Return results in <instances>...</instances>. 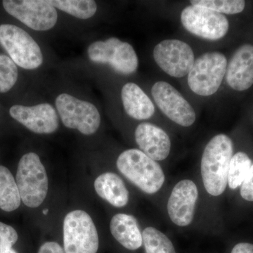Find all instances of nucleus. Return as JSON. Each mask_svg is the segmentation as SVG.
<instances>
[{
	"label": "nucleus",
	"mask_w": 253,
	"mask_h": 253,
	"mask_svg": "<svg viewBox=\"0 0 253 253\" xmlns=\"http://www.w3.org/2000/svg\"><path fill=\"white\" fill-rule=\"evenodd\" d=\"M99 246V235L89 214L81 210L68 213L63 221L65 253H96Z\"/></svg>",
	"instance_id": "20e7f679"
},
{
	"label": "nucleus",
	"mask_w": 253,
	"mask_h": 253,
	"mask_svg": "<svg viewBox=\"0 0 253 253\" xmlns=\"http://www.w3.org/2000/svg\"><path fill=\"white\" fill-rule=\"evenodd\" d=\"M191 5L207 8L219 14H236L244 11L246 1L242 0H193Z\"/></svg>",
	"instance_id": "b1692460"
},
{
	"label": "nucleus",
	"mask_w": 253,
	"mask_h": 253,
	"mask_svg": "<svg viewBox=\"0 0 253 253\" xmlns=\"http://www.w3.org/2000/svg\"><path fill=\"white\" fill-rule=\"evenodd\" d=\"M154 58L164 72L174 78L187 76L195 61L191 46L178 40L161 42L155 46Z\"/></svg>",
	"instance_id": "9b49d317"
},
{
	"label": "nucleus",
	"mask_w": 253,
	"mask_h": 253,
	"mask_svg": "<svg viewBox=\"0 0 253 253\" xmlns=\"http://www.w3.org/2000/svg\"><path fill=\"white\" fill-rule=\"evenodd\" d=\"M21 199L13 174L4 166H0V209L12 212L19 208Z\"/></svg>",
	"instance_id": "aec40b11"
},
{
	"label": "nucleus",
	"mask_w": 253,
	"mask_h": 253,
	"mask_svg": "<svg viewBox=\"0 0 253 253\" xmlns=\"http://www.w3.org/2000/svg\"><path fill=\"white\" fill-rule=\"evenodd\" d=\"M96 194L116 208L125 207L129 201V191L123 179L113 172H105L94 181Z\"/></svg>",
	"instance_id": "6ab92c4d"
},
{
	"label": "nucleus",
	"mask_w": 253,
	"mask_h": 253,
	"mask_svg": "<svg viewBox=\"0 0 253 253\" xmlns=\"http://www.w3.org/2000/svg\"><path fill=\"white\" fill-rule=\"evenodd\" d=\"M199 191L194 181L184 179L173 188L168 202L169 217L174 224L189 226L194 219Z\"/></svg>",
	"instance_id": "4468645a"
},
{
	"label": "nucleus",
	"mask_w": 253,
	"mask_h": 253,
	"mask_svg": "<svg viewBox=\"0 0 253 253\" xmlns=\"http://www.w3.org/2000/svg\"><path fill=\"white\" fill-rule=\"evenodd\" d=\"M87 54L92 62L109 64L116 72L123 75L135 73L139 65L132 46L116 38L94 42L88 48Z\"/></svg>",
	"instance_id": "0eeeda50"
},
{
	"label": "nucleus",
	"mask_w": 253,
	"mask_h": 253,
	"mask_svg": "<svg viewBox=\"0 0 253 253\" xmlns=\"http://www.w3.org/2000/svg\"><path fill=\"white\" fill-rule=\"evenodd\" d=\"M151 93L158 108L173 122L183 126L194 124L196 121L194 109L174 86L166 82H157Z\"/></svg>",
	"instance_id": "f8f14e48"
},
{
	"label": "nucleus",
	"mask_w": 253,
	"mask_h": 253,
	"mask_svg": "<svg viewBox=\"0 0 253 253\" xmlns=\"http://www.w3.org/2000/svg\"><path fill=\"white\" fill-rule=\"evenodd\" d=\"M227 60L220 52H208L195 60L188 74L190 89L200 96L214 94L225 76Z\"/></svg>",
	"instance_id": "39448f33"
},
{
	"label": "nucleus",
	"mask_w": 253,
	"mask_h": 253,
	"mask_svg": "<svg viewBox=\"0 0 253 253\" xmlns=\"http://www.w3.org/2000/svg\"><path fill=\"white\" fill-rule=\"evenodd\" d=\"M113 237L123 247L135 251L142 246V234L136 218L130 214L119 213L113 216L110 224Z\"/></svg>",
	"instance_id": "f3484780"
},
{
	"label": "nucleus",
	"mask_w": 253,
	"mask_h": 253,
	"mask_svg": "<svg viewBox=\"0 0 253 253\" xmlns=\"http://www.w3.org/2000/svg\"><path fill=\"white\" fill-rule=\"evenodd\" d=\"M116 165L128 180L146 194H156L164 184L162 168L140 150H126L120 155Z\"/></svg>",
	"instance_id": "f03ea898"
},
{
	"label": "nucleus",
	"mask_w": 253,
	"mask_h": 253,
	"mask_svg": "<svg viewBox=\"0 0 253 253\" xmlns=\"http://www.w3.org/2000/svg\"><path fill=\"white\" fill-rule=\"evenodd\" d=\"M181 21L189 33L210 41H217L225 36L229 27L224 15L194 5L184 8Z\"/></svg>",
	"instance_id": "9d476101"
},
{
	"label": "nucleus",
	"mask_w": 253,
	"mask_h": 253,
	"mask_svg": "<svg viewBox=\"0 0 253 253\" xmlns=\"http://www.w3.org/2000/svg\"><path fill=\"white\" fill-rule=\"evenodd\" d=\"M0 44L10 58L20 67L36 69L43 63L42 53L38 43L21 28L14 25L0 26Z\"/></svg>",
	"instance_id": "423d86ee"
},
{
	"label": "nucleus",
	"mask_w": 253,
	"mask_h": 253,
	"mask_svg": "<svg viewBox=\"0 0 253 253\" xmlns=\"http://www.w3.org/2000/svg\"><path fill=\"white\" fill-rule=\"evenodd\" d=\"M2 4L6 12L35 31H48L57 22V11L49 1L5 0Z\"/></svg>",
	"instance_id": "1a4fd4ad"
},
{
	"label": "nucleus",
	"mask_w": 253,
	"mask_h": 253,
	"mask_svg": "<svg viewBox=\"0 0 253 253\" xmlns=\"http://www.w3.org/2000/svg\"><path fill=\"white\" fill-rule=\"evenodd\" d=\"M16 63L6 55L0 54V93L9 91L18 80Z\"/></svg>",
	"instance_id": "393cba45"
},
{
	"label": "nucleus",
	"mask_w": 253,
	"mask_h": 253,
	"mask_svg": "<svg viewBox=\"0 0 253 253\" xmlns=\"http://www.w3.org/2000/svg\"><path fill=\"white\" fill-rule=\"evenodd\" d=\"M38 253H65L64 250L58 243L49 241L40 248Z\"/></svg>",
	"instance_id": "cd10ccee"
},
{
	"label": "nucleus",
	"mask_w": 253,
	"mask_h": 253,
	"mask_svg": "<svg viewBox=\"0 0 253 253\" xmlns=\"http://www.w3.org/2000/svg\"><path fill=\"white\" fill-rule=\"evenodd\" d=\"M142 238L146 253H176L172 241L156 228H146Z\"/></svg>",
	"instance_id": "4be33fe9"
},
{
	"label": "nucleus",
	"mask_w": 253,
	"mask_h": 253,
	"mask_svg": "<svg viewBox=\"0 0 253 253\" xmlns=\"http://www.w3.org/2000/svg\"><path fill=\"white\" fill-rule=\"evenodd\" d=\"M226 83L233 89L245 91L253 84V46H240L227 65Z\"/></svg>",
	"instance_id": "2eb2a0df"
},
{
	"label": "nucleus",
	"mask_w": 253,
	"mask_h": 253,
	"mask_svg": "<svg viewBox=\"0 0 253 253\" xmlns=\"http://www.w3.org/2000/svg\"><path fill=\"white\" fill-rule=\"evenodd\" d=\"M123 107L128 116L136 120H147L155 113L149 96L135 83H126L121 91Z\"/></svg>",
	"instance_id": "a211bd4d"
},
{
	"label": "nucleus",
	"mask_w": 253,
	"mask_h": 253,
	"mask_svg": "<svg viewBox=\"0 0 253 253\" xmlns=\"http://www.w3.org/2000/svg\"><path fill=\"white\" fill-rule=\"evenodd\" d=\"M241 186V197L246 201L253 202V163L249 174Z\"/></svg>",
	"instance_id": "bb28decb"
},
{
	"label": "nucleus",
	"mask_w": 253,
	"mask_h": 253,
	"mask_svg": "<svg viewBox=\"0 0 253 253\" xmlns=\"http://www.w3.org/2000/svg\"><path fill=\"white\" fill-rule=\"evenodd\" d=\"M55 103L61 121L66 127L78 129L84 135L94 134L99 129L101 116L91 103L66 93L59 95Z\"/></svg>",
	"instance_id": "6e6552de"
},
{
	"label": "nucleus",
	"mask_w": 253,
	"mask_h": 253,
	"mask_svg": "<svg viewBox=\"0 0 253 253\" xmlns=\"http://www.w3.org/2000/svg\"><path fill=\"white\" fill-rule=\"evenodd\" d=\"M18 238L17 232L12 226L0 222V253H18L13 249Z\"/></svg>",
	"instance_id": "a878e982"
},
{
	"label": "nucleus",
	"mask_w": 253,
	"mask_h": 253,
	"mask_svg": "<svg viewBox=\"0 0 253 253\" xmlns=\"http://www.w3.org/2000/svg\"><path fill=\"white\" fill-rule=\"evenodd\" d=\"M9 113L16 121L36 134H51L59 127L56 109L47 103L33 106L14 105Z\"/></svg>",
	"instance_id": "ddd939ff"
},
{
	"label": "nucleus",
	"mask_w": 253,
	"mask_h": 253,
	"mask_svg": "<svg viewBox=\"0 0 253 253\" xmlns=\"http://www.w3.org/2000/svg\"><path fill=\"white\" fill-rule=\"evenodd\" d=\"M233 151L232 141L224 134L214 136L205 148L201 158V176L205 188L211 196H220L225 191Z\"/></svg>",
	"instance_id": "f257e3e1"
},
{
	"label": "nucleus",
	"mask_w": 253,
	"mask_h": 253,
	"mask_svg": "<svg viewBox=\"0 0 253 253\" xmlns=\"http://www.w3.org/2000/svg\"><path fill=\"white\" fill-rule=\"evenodd\" d=\"M55 9L81 19H87L96 14L97 5L92 0H53L49 1Z\"/></svg>",
	"instance_id": "412c9836"
},
{
	"label": "nucleus",
	"mask_w": 253,
	"mask_h": 253,
	"mask_svg": "<svg viewBox=\"0 0 253 253\" xmlns=\"http://www.w3.org/2000/svg\"><path fill=\"white\" fill-rule=\"evenodd\" d=\"M252 164V161L246 153L238 152L233 156L228 174V184L230 189H236L242 185Z\"/></svg>",
	"instance_id": "5701e85b"
},
{
	"label": "nucleus",
	"mask_w": 253,
	"mask_h": 253,
	"mask_svg": "<svg viewBox=\"0 0 253 253\" xmlns=\"http://www.w3.org/2000/svg\"><path fill=\"white\" fill-rule=\"evenodd\" d=\"M42 213H43V214H47V213H48V210H47V209H46V210H45V211H43Z\"/></svg>",
	"instance_id": "c756f323"
},
{
	"label": "nucleus",
	"mask_w": 253,
	"mask_h": 253,
	"mask_svg": "<svg viewBox=\"0 0 253 253\" xmlns=\"http://www.w3.org/2000/svg\"><path fill=\"white\" fill-rule=\"evenodd\" d=\"M16 178L23 204L28 208L39 207L46 199L49 181L45 168L38 154L28 153L22 156Z\"/></svg>",
	"instance_id": "7ed1b4c3"
},
{
	"label": "nucleus",
	"mask_w": 253,
	"mask_h": 253,
	"mask_svg": "<svg viewBox=\"0 0 253 253\" xmlns=\"http://www.w3.org/2000/svg\"><path fill=\"white\" fill-rule=\"evenodd\" d=\"M135 140L140 151L155 161L166 159L171 149V141L167 133L159 126L142 123L135 130Z\"/></svg>",
	"instance_id": "dca6fc26"
},
{
	"label": "nucleus",
	"mask_w": 253,
	"mask_h": 253,
	"mask_svg": "<svg viewBox=\"0 0 253 253\" xmlns=\"http://www.w3.org/2000/svg\"><path fill=\"white\" fill-rule=\"evenodd\" d=\"M231 253H253V245L249 243H240L234 246Z\"/></svg>",
	"instance_id": "c85d7f7f"
}]
</instances>
